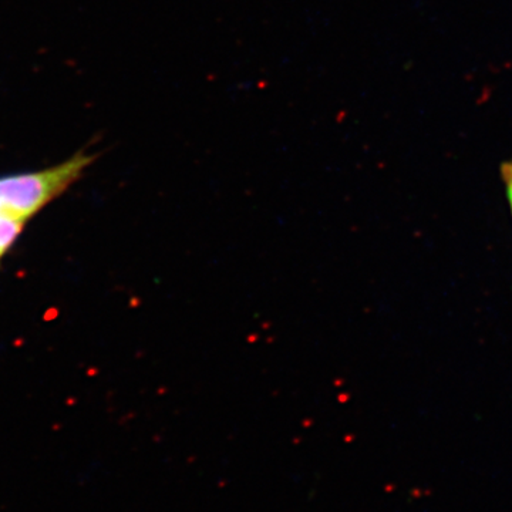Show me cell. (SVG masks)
Listing matches in <instances>:
<instances>
[{
  "label": "cell",
  "instance_id": "6da1fadb",
  "mask_svg": "<svg viewBox=\"0 0 512 512\" xmlns=\"http://www.w3.org/2000/svg\"><path fill=\"white\" fill-rule=\"evenodd\" d=\"M94 158V154L79 151L46 170L0 177V214L28 220L79 181Z\"/></svg>",
  "mask_w": 512,
  "mask_h": 512
},
{
  "label": "cell",
  "instance_id": "7a4b0ae2",
  "mask_svg": "<svg viewBox=\"0 0 512 512\" xmlns=\"http://www.w3.org/2000/svg\"><path fill=\"white\" fill-rule=\"evenodd\" d=\"M25 227V220L15 215L0 214V258L12 247Z\"/></svg>",
  "mask_w": 512,
  "mask_h": 512
},
{
  "label": "cell",
  "instance_id": "3957f363",
  "mask_svg": "<svg viewBox=\"0 0 512 512\" xmlns=\"http://www.w3.org/2000/svg\"><path fill=\"white\" fill-rule=\"evenodd\" d=\"M503 180L505 183V188H507V197L508 201H510V207L512 212V161H508L503 165Z\"/></svg>",
  "mask_w": 512,
  "mask_h": 512
}]
</instances>
